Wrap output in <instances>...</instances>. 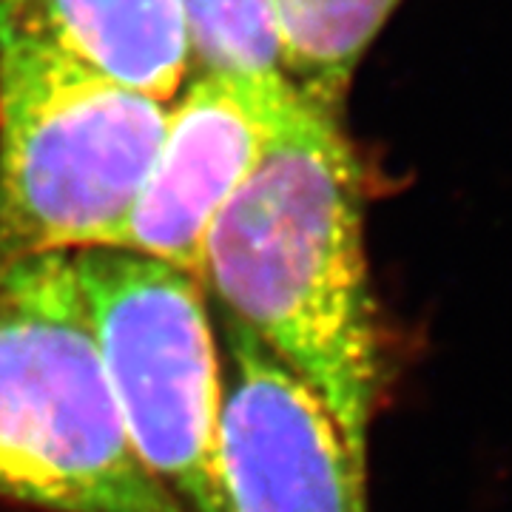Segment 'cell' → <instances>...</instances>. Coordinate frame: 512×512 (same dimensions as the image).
Segmentation results:
<instances>
[{
  "label": "cell",
  "mask_w": 512,
  "mask_h": 512,
  "mask_svg": "<svg viewBox=\"0 0 512 512\" xmlns=\"http://www.w3.org/2000/svg\"><path fill=\"white\" fill-rule=\"evenodd\" d=\"M214 311L325 404L367 470L393 367L365 256V188L336 111L296 89L251 174L211 222L200 268Z\"/></svg>",
  "instance_id": "cell-1"
},
{
  "label": "cell",
  "mask_w": 512,
  "mask_h": 512,
  "mask_svg": "<svg viewBox=\"0 0 512 512\" xmlns=\"http://www.w3.org/2000/svg\"><path fill=\"white\" fill-rule=\"evenodd\" d=\"M0 501L43 512H183L128 441L72 251L0 271Z\"/></svg>",
  "instance_id": "cell-2"
},
{
  "label": "cell",
  "mask_w": 512,
  "mask_h": 512,
  "mask_svg": "<svg viewBox=\"0 0 512 512\" xmlns=\"http://www.w3.org/2000/svg\"><path fill=\"white\" fill-rule=\"evenodd\" d=\"M168 103L32 40H0V271L111 245L146 183Z\"/></svg>",
  "instance_id": "cell-3"
},
{
  "label": "cell",
  "mask_w": 512,
  "mask_h": 512,
  "mask_svg": "<svg viewBox=\"0 0 512 512\" xmlns=\"http://www.w3.org/2000/svg\"><path fill=\"white\" fill-rule=\"evenodd\" d=\"M128 441L183 512H234L222 470L220 342L202 279L117 245L72 251Z\"/></svg>",
  "instance_id": "cell-4"
},
{
  "label": "cell",
  "mask_w": 512,
  "mask_h": 512,
  "mask_svg": "<svg viewBox=\"0 0 512 512\" xmlns=\"http://www.w3.org/2000/svg\"><path fill=\"white\" fill-rule=\"evenodd\" d=\"M222 470L234 512H367V470L336 421L248 330L214 311Z\"/></svg>",
  "instance_id": "cell-5"
},
{
  "label": "cell",
  "mask_w": 512,
  "mask_h": 512,
  "mask_svg": "<svg viewBox=\"0 0 512 512\" xmlns=\"http://www.w3.org/2000/svg\"><path fill=\"white\" fill-rule=\"evenodd\" d=\"M291 92L288 80L197 74L174 94L146 183L111 245L200 276L208 228L251 174Z\"/></svg>",
  "instance_id": "cell-6"
},
{
  "label": "cell",
  "mask_w": 512,
  "mask_h": 512,
  "mask_svg": "<svg viewBox=\"0 0 512 512\" xmlns=\"http://www.w3.org/2000/svg\"><path fill=\"white\" fill-rule=\"evenodd\" d=\"M32 40L171 103L191 69L180 0H0V40Z\"/></svg>",
  "instance_id": "cell-7"
},
{
  "label": "cell",
  "mask_w": 512,
  "mask_h": 512,
  "mask_svg": "<svg viewBox=\"0 0 512 512\" xmlns=\"http://www.w3.org/2000/svg\"><path fill=\"white\" fill-rule=\"evenodd\" d=\"M279 66L308 100L339 111L350 77L399 0H268Z\"/></svg>",
  "instance_id": "cell-8"
},
{
  "label": "cell",
  "mask_w": 512,
  "mask_h": 512,
  "mask_svg": "<svg viewBox=\"0 0 512 512\" xmlns=\"http://www.w3.org/2000/svg\"><path fill=\"white\" fill-rule=\"evenodd\" d=\"M200 72L285 80L268 0H180Z\"/></svg>",
  "instance_id": "cell-9"
}]
</instances>
